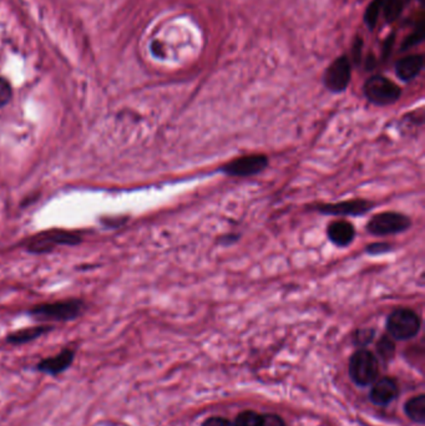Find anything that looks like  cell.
Returning <instances> with one entry per match:
<instances>
[{
	"instance_id": "obj_1",
	"label": "cell",
	"mask_w": 425,
	"mask_h": 426,
	"mask_svg": "<svg viewBox=\"0 0 425 426\" xmlns=\"http://www.w3.org/2000/svg\"><path fill=\"white\" fill-rule=\"evenodd\" d=\"M386 329L398 340H407L415 337L420 329V318L412 309L400 308L394 310L386 321Z\"/></svg>"
},
{
	"instance_id": "obj_2",
	"label": "cell",
	"mask_w": 425,
	"mask_h": 426,
	"mask_svg": "<svg viewBox=\"0 0 425 426\" xmlns=\"http://www.w3.org/2000/svg\"><path fill=\"white\" fill-rule=\"evenodd\" d=\"M349 374L353 382L360 387L370 385L378 377V363L376 357L368 350H359L351 359Z\"/></svg>"
},
{
	"instance_id": "obj_3",
	"label": "cell",
	"mask_w": 425,
	"mask_h": 426,
	"mask_svg": "<svg viewBox=\"0 0 425 426\" xmlns=\"http://www.w3.org/2000/svg\"><path fill=\"white\" fill-rule=\"evenodd\" d=\"M365 94L367 99L376 105H391L400 98L402 91L389 79L376 75L365 83Z\"/></svg>"
},
{
	"instance_id": "obj_4",
	"label": "cell",
	"mask_w": 425,
	"mask_h": 426,
	"mask_svg": "<svg viewBox=\"0 0 425 426\" xmlns=\"http://www.w3.org/2000/svg\"><path fill=\"white\" fill-rule=\"evenodd\" d=\"M410 220L398 212H383L370 218L367 229L374 236H389L408 229Z\"/></svg>"
},
{
	"instance_id": "obj_5",
	"label": "cell",
	"mask_w": 425,
	"mask_h": 426,
	"mask_svg": "<svg viewBox=\"0 0 425 426\" xmlns=\"http://www.w3.org/2000/svg\"><path fill=\"white\" fill-rule=\"evenodd\" d=\"M83 303L80 300H65L49 305H41L32 310L33 316L53 321H72L81 313Z\"/></svg>"
},
{
	"instance_id": "obj_6",
	"label": "cell",
	"mask_w": 425,
	"mask_h": 426,
	"mask_svg": "<svg viewBox=\"0 0 425 426\" xmlns=\"http://www.w3.org/2000/svg\"><path fill=\"white\" fill-rule=\"evenodd\" d=\"M80 237L74 233L65 231H51V232L40 233L32 238L28 244V249L34 253H44L55 248L56 246L63 244H77Z\"/></svg>"
},
{
	"instance_id": "obj_7",
	"label": "cell",
	"mask_w": 425,
	"mask_h": 426,
	"mask_svg": "<svg viewBox=\"0 0 425 426\" xmlns=\"http://www.w3.org/2000/svg\"><path fill=\"white\" fill-rule=\"evenodd\" d=\"M268 160L263 155L243 156L237 160H233L223 166L222 171L230 175V176H238V178H246L257 175L259 172L263 171L267 167Z\"/></svg>"
},
{
	"instance_id": "obj_8",
	"label": "cell",
	"mask_w": 425,
	"mask_h": 426,
	"mask_svg": "<svg viewBox=\"0 0 425 426\" xmlns=\"http://www.w3.org/2000/svg\"><path fill=\"white\" fill-rule=\"evenodd\" d=\"M351 81V62L347 56H341L332 62L325 75V84L333 93H342Z\"/></svg>"
},
{
	"instance_id": "obj_9",
	"label": "cell",
	"mask_w": 425,
	"mask_h": 426,
	"mask_svg": "<svg viewBox=\"0 0 425 426\" xmlns=\"http://www.w3.org/2000/svg\"><path fill=\"white\" fill-rule=\"evenodd\" d=\"M373 205L365 199H352L341 202L337 205L320 206L318 210L325 215H337V216H360L370 211Z\"/></svg>"
},
{
	"instance_id": "obj_10",
	"label": "cell",
	"mask_w": 425,
	"mask_h": 426,
	"mask_svg": "<svg viewBox=\"0 0 425 426\" xmlns=\"http://www.w3.org/2000/svg\"><path fill=\"white\" fill-rule=\"evenodd\" d=\"M72 360H74V352L67 349L53 358L41 360L38 364V371L50 375H58L72 366Z\"/></svg>"
},
{
	"instance_id": "obj_11",
	"label": "cell",
	"mask_w": 425,
	"mask_h": 426,
	"mask_svg": "<svg viewBox=\"0 0 425 426\" xmlns=\"http://www.w3.org/2000/svg\"><path fill=\"white\" fill-rule=\"evenodd\" d=\"M398 385L391 378L381 379L373 385L370 392V399L374 404L386 405L397 398Z\"/></svg>"
},
{
	"instance_id": "obj_12",
	"label": "cell",
	"mask_w": 425,
	"mask_h": 426,
	"mask_svg": "<svg viewBox=\"0 0 425 426\" xmlns=\"http://www.w3.org/2000/svg\"><path fill=\"white\" fill-rule=\"evenodd\" d=\"M424 67V56L409 55L398 61L395 65L398 78L404 81H409L414 79Z\"/></svg>"
},
{
	"instance_id": "obj_13",
	"label": "cell",
	"mask_w": 425,
	"mask_h": 426,
	"mask_svg": "<svg viewBox=\"0 0 425 426\" xmlns=\"http://www.w3.org/2000/svg\"><path fill=\"white\" fill-rule=\"evenodd\" d=\"M328 237L339 247L348 246L355 237L354 227L346 221L333 222L328 227Z\"/></svg>"
},
{
	"instance_id": "obj_14",
	"label": "cell",
	"mask_w": 425,
	"mask_h": 426,
	"mask_svg": "<svg viewBox=\"0 0 425 426\" xmlns=\"http://www.w3.org/2000/svg\"><path fill=\"white\" fill-rule=\"evenodd\" d=\"M50 327H34L22 329L19 332L13 333L8 337V342L11 344H24L28 343L30 340H34L37 338L43 335L46 332H49Z\"/></svg>"
},
{
	"instance_id": "obj_15",
	"label": "cell",
	"mask_w": 425,
	"mask_h": 426,
	"mask_svg": "<svg viewBox=\"0 0 425 426\" xmlns=\"http://www.w3.org/2000/svg\"><path fill=\"white\" fill-rule=\"evenodd\" d=\"M405 413L412 420L417 422H424L425 420V397L420 395L418 398L409 400L405 405Z\"/></svg>"
},
{
	"instance_id": "obj_16",
	"label": "cell",
	"mask_w": 425,
	"mask_h": 426,
	"mask_svg": "<svg viewBox=\"0 0 425 426\" xmlns=\"http://www.w3.org/2000/svg\"><path fill=\"white\" fill-rule=\"evenodd\" d=\"M404 4H405V0H384L383 8H384L386 22H392L397 20L403 11Z\"/></svg>"
},
{
	"instance_id": "obj_17",
	"label": "cell",
	"mask_w": 425,
	"mask_h": 426,
	"mask_svg": "<svg viewBox=\"0 0 425 426\" xmlns=\"http://www.w3.org/2000/svg\"><path fill=\"white\" fill-rule=\"evenodd\" d=\"M383 1L384 0H373L370 3L368 9L365 11V22L368 28L372 29L376 27L377 22H378V17L381 14V8H383Z\"/></svg>"
},
{
	"instance_id": "obj_18",
	"label": "cell",
	"mask_w": 425,
	"mask_h": 426,
	"mask_svg": "<svg viewBox=\"0 0 425 426\" xmlns=\"http://www.w3.org/2000/svg\"><path fill=\"white\" fill-rule=\"evenodd\" d=\"M262 416L254 411H243L235 421L233 426H261Z\"/></svg>"
},
{
	"instance_id": "obj_19",
	"label": "cell",
	"mask_w": 425,
	"mask_h": 426,
	"mask_svg": "<svg viewBox=\"0 0 425 426\" xmlns=\"http://www.w3.org/2000/svg\"><path fill=\"white\" fill-rule=\"evenodd\" d=\"M423 39H424V24H423V20H420L418 28L415 29L414 32L405 39L402 49H408L414 45L419 44Z\"/></svg>"
},
{
	"instance_id": "obj_20",
	"label": "cell",
	"mask_w": 425,
	"mask_h": 426,
	"mask_svg": "<svg viewBox=\"0 0 425 426\" xmlns=\"http://www.w3.org/2000/svg\"><path fill=\"white\" fill-rule=\"evenodd\" d=\"M11 98V84L6 79L0 78V107L6 106Z\"/></svg>"
},
{
	"instance_id": "obj_21",
	"label": "cell",
	"mask_w": 425,
	"mask_h": 426,
	"mask_svg": "<svg viewBox=\"0 0 425 426\" xmlns=\"http://www.w3.org/2000/svg\"><path fill=\"white\" fill-rule=\"evenodd\" d=\"M261 426H285V422L282 421L280 416L267 414V415L262 416Z\"/></svg>"
},
{
	"instance_id": "obj_22",
	"label": "cell",
	"mask_w": 425,
	"mask_h": 426,
	"mask_svg": "<svg viewBox=\"0 0 425 426\" xmlns=\"http://www.w3.org/2000/svg\"><path fill=\"white\" fill-rule=\"evenodd\" d=\"M392 247L388 244H370V247H367V252L370 255H381V253H386Z\"/></svg>"
},
{
	"instance_id": "obj_23",
	"label": "cell",
	"mask_w": 425,
	"mask_h": 426,
	"mask_svg": "<svg viewBox=\"0 0 425 426\" xmlns=\"http://www.w3.org/2000/svg\"><path fill=\"white\" fill-rule=\"evenodd\" d=\"M202 426H233V424L222 418H211L209 420L204 421Z\"/></svg>"
},
{
	"instance_id": "obj_24",
	"label": "cell",
	"mask_w": 425,
	"mask_h": 426,
	"mask_svg": "<svg viewBox=\"0 0 425 426\" xmlns=\"http://www.w3.org/2000/svg\"><path fill=\"white\" fill-rule=\"evenodd\" d=\"M379 350H381V354L386 357V355L392 354L393 352H394V345H393L391 340L383 339L381 344H379Z\"/></svg>"
}]
</instances>
